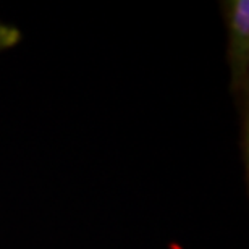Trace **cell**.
Returning <instances> with one entry per match:
<instances>
[{"instance_id":"obj_2","label":"cell","mask_w":249,"mask_h":249,"mask_svg":"<svg viewBox=\"0 0 249 249\" xmlns=\"http://www.w3.org/2000/svg\"><path fill=\"white\" fill-rule=\"evenodd\" d=\"M21 41V31L17 26L0 21V52L8 51Z\"/></svg>"},{"instance_id":"obj_1","label":"cell","mask_w":249,"mask_h":249,"mask_svg":"<svg viewBox=\"0 0 249 249\" xmlns=\"http://www.w3.org/2000/svg\"><path fill=\"white\" fill-rule=\"evenodd\" d=\"M227 28V60L230 65V89L240 112L243 162L249 167V2H220Z\"/></svg>"}]
</instances>
